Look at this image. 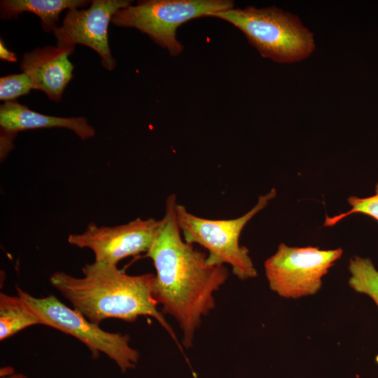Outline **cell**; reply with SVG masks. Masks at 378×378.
<instances>
[{"mask_svg":"<svg viewBox=\"0 0 378 378\" xmlns=\"http://www.w3.org/2000/svg\"><path fill=\"white\" fill-rule=\"evenodd\" d=\"M174 194L166 200L155 238L146 253L155 269L153 297L162 314L172 316L182 332V344L192 346L202 319L215 308L214 294L229 276L225 265H209L207 254L184 241L176 218Z\"/></svg>","mask_w":378,"mask_h":378,"instance_id":"obj_1","label":"cell"},{"mask_svg":"<svg viewBox=\"0 0 378 378\" xmlns=\"http://www.w3.org/2000/svg\"><path fill=\"white\" fill-rule=\"evenodd\" d=\"M82 272V277H75L56 272L50 276V282L90 321L99 325L108 318L132 322L141 316H151L176 342L153 297L154 274L130 275L117 265L97 261L85 264Z\"/></svg>","mask_w":378,"mask_h":378,"instance_id":"obj_2","label":"cell"},{"mask_svg":"<svg viewBox=\"0 0 378 378\" xmlns=\"http://www.w3.org/2000/svg\"><path fill=\"white\" fill-rule=\"evenodd\" d=\"M212 17L238 28L263 57L276 62L303 60L315 49L313 34L298 17L274 6L232 8Z\"/></svg>","mask_w":378,"mask_h":378,"instance_id":"obj_3","label":"cell"},{"mask_svg":"<svg viewBox=\"0 0 378 378\" xmlns=\"http://www.w3.org/2000/svg\"><path fill=\"white\" fill-rule=\"evenodd\" d=\"M276 190L272 188L260 195L255 206L244 215L232 219H208L189 212L178 203L176 218L185 241L199 244L207 251L209 265H228L239 279L246 280L257 276V270L249 255L248 249L239 244V238L246 224L269 202L275 198Z\"/></svg>","mask_w":378,"mask_h":378,"instance_id":"obj_4","label":"cell"},{"mask_svg":"<svg viewBox=\"0 0 378 378\" xmlns=\"http://www.w3.org/2000/svg\"><path fill=\"white\" fill-rule=\"evenodd\" d=\"M18 295L36 314L42 325L69 335L90 351L93 358L104 354L126 372L137 365L140 354L130 344V336L111 332L87 319L77 310L70 308L55 295L36 298L17 287Z\"/></svg>","mask_w":378,"mask_h":378,"instance_id":"obj_5","label":"cell"},{"mask_svg":"<svg viewBox=\"0 0 378 378\" xmlns=\"http://www.w3.org/2000/svg\"><path fill=\"white\" fill-rule=\"evenodd\" d=\"M232 8L234 2L229 0H147L119 10L111 22L118 27L139 29L176 56L183 49L176 38L177 29L182 24Z\"/></svg>","mask_w":378,"mask_h":378,"instance_id":"obj_6","label":"cell"},{"mask_svg":"<svg viewBox=\"0 0 378 378\" xmlns=\"http://www.w3.org/2000/svg\"><path fill=\"white\" fill-rule=\"evenodd\" d=\"M340 248L293 247L281 243L264 263L270 288L279 296L298 299L315 295L322 279L342 257Z\"/></svg>","mask_w":378,"mask_h":378,"instance_id":"obj_7","label":"cell"},{"mask_svg":"<svg viewBox=\"0 0 378 378\" xmlns=\"http://www.w3.org/2000/svg\"><path fill=\"white\" fill-rule=\"evenodd\" d=\"M160 220L136 218L115 226H99L90 223L81 233L69 234L68 242L79 248L90 249L94 261L117 265L121 260L143 252L151 246Z\"/></svg>","mask_w":378,"mask_h":378,"instance_id":"obj_8","label":"cell"},{"mask_svg":"<svg viewBox=\"0 0 378 378\" xmlns=\"http://www.w3.org/2000/svg\"><path fill=\"white\" fill-rule=\"evenodd\" d=\"M128 0H93L87 8L67 10L61 26L54 30L57 46L74 49L82 44L95 50L102 66L113 70L116 62L113 57L108 40V28L119 10L132 4Z\"/></svg>","mask_w":378,"mask_h":378,"instance_id":"obj_9","label":"cell"},{"mask_svg":"<svg viewBox=\"0 0 378 378\" xmlns=\"http://www.w3.org/2000/svg\"><path fill=\"white\" fill-rule=\"evenodd\" d=\"M74 49L46 46L25 52L20 68L30 78L33 89L41 90L59 102L73 78L74 66L69 56Z\"/></svg>","mask_w":378,"mask_h":378,"instance_id":"obj_10","label":"cell"},{"mask_svg":"<svg viewBox=\"0 0 378 378\" xmlns=\"http://www.w3.org/2000/svg\"><path fill=\"white\" fill-rule=\"evenodd\" d=\"M1 133L15 136L27 130L60 127L69 129L81 139L92 138L95 130L85 117H57L35 112L16 101L6 102L0 106Z\"/></svg>","mask_w":378,"mask_h":378,"instance_id":"obj_11","label":"cell"},{"mask_svg":"<svg viewBox=\"0 0 378 378\" xmlns=\"http://www.w3.org/2000/svg\"><path fill=\"white\" fill-rule=\"evenodd\" d=\"M90 2L86 0H1L0 15L3 20L17 18L24 12L38 15L43 30L54 31L60 13L65 9L84 8Z\"/></svg>","mask_w":378,"mask_h":378,"instance_id":"obj_12","label":"cell"},{"mask_svg":"<svg viewBox=\"0 0 378 378\" xmlns=\"http://www.w3.org/2000/svg\"><path fill=\"white\" fill-rule=\"evenodd\" d=\"M34 325H42L36 314L19 296L0 293V340Z\"/></svg>","mask_w":378,"mask_h":378,"instance_id":"obj_13","label":"cell"},{"mask_svg":"<svg viewBox=\"0 0 378 378\" xmlns=\"http://www.w3.org/2000/svg\"><path fill=\"white\" fill-rule=\"evenodd\" d=\"M349 286L356 292L367 295L378 307V270L368 258L354 256L349 260Z\"/></svg>","mask_w":378,"mask_h":378,"instance_id":"obj_14","label":"cell"},{"mask_svg":"<svg viewBox=\"0 0 378 378\" xmlns=\"http://www.w3.org/2000/svg\"><path fill=\"white\" fill-rule=\"evenodd\" d=\"M347 202L351 206L349 211L330 217L326 216L323 225L333 226L343 218L354 214H363L378 221V182L375 185L374 195L366 197L351 196L347 199Z\"/></svg>","mask_w":378,"mask_h":378,"instance_id":"obj_15","label":"cell"},{"mask_svg":"<svg viewBox=\"0 0 378 378\" xmlns=\"http://www.w3.org/2000/svg\"><path fill=\"white\" fill-rule=\"evenodd\" d=\"M32 89L30 78L23 72L0 78V99L5 102L15 101L17 97L28 94Z\"/></svg>","mask_w":378,"mask_h":378,"instance_id":"obj_16","label":"cell"},{"mask_svg":"<svg viewBox=\"0 0 378 378\" xmlns=\"http://www.w3.org/2000/svg\"><path fill=\"white\" fill-rule=\"evenodd\" d=\"M0 58L12 62H15L18 60L15 53L8 50L1 40L0 41Z\"/></svg>","mask_w":378,"mask_h":378,"instance_id":"obj_17","label":"cell"},{"mask_svg":"<svg viewBox=\"0 0 378 378\" xmlns=\"http://www.w3.org/2000/svg\"><path fill=\"white\" fill-rule=\"evenodd\" d=\"M1 378H27V376L22 373H13L8 376L1 377Z\"/></svg>","mask_w":378,"mask_h":378,"instance_id":"obj_18","label":"cell"}]
</instances>
